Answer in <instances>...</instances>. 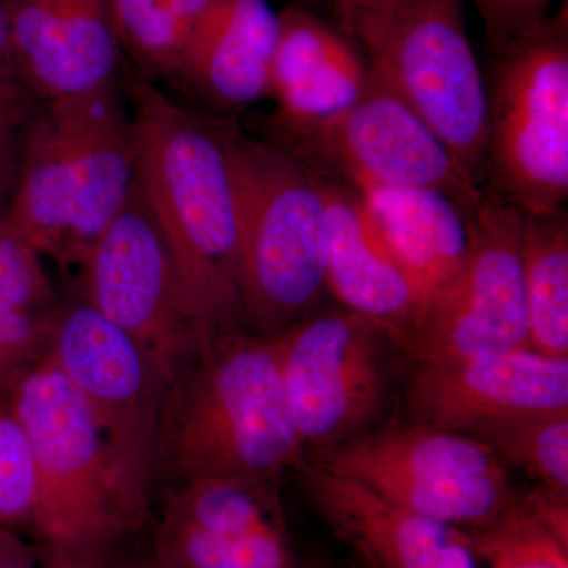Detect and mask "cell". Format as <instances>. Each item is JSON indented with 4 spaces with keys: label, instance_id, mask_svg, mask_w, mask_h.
I'll return each instance as SVG.
<instances>
[{
    "label": "cell",
    "instance_id": "6da1fadb",
    "mask_svg": "<svg viewBox=\"0 0 568 568\" xmlns=\"http://www.w3.org/2000/svg\"><path fill=\"white\" fill-rule=\"evenodd\" d=\"M136 181L159 223L190 312L209 335L245 331L227 119L182 106L155 82L123 74Z\"/></svg>",
    "mask_w": 568,
    "mask_h": 568
},
{
    "label": "cell",
    "instance_id": "7a4b0ae2",
    "mask_svg": "<svg viewBox=\"0 0 568 568\" xmlns=\"http://www.w3.org/2000/svg\"><path fill=\"white\" fill-rule=\"evenodd\" d=\"M304 455L272 338L213 335L168 387L160 480L173 487L204 477L275 478Z\"/></svg>",
    "mask_w": 568,
    "mask_h": 568
},
{
    "label": "cell",
    "instance_id": "3957f363",
    "mask_svg": "<svg viewBox=\"0 0 568 568\" xmlns=\"http://www.w3.org/2000/svg\"><path fill=\"white\" fill-rule=\"evenodd\" d=\"M136 181V140L122 84L43 102L7 222L62 267L82 264Z\"/></svg>",
    "mask_w": 568,
    "mask_h": 568
},
{
    "label": "cell",
    "instance_id": "277c9868",
    "mask_svg": "<svg viewBox=\"0 0 568 568\" xmlns=\"http://www.w3.org/2000/svg\"><path fill=\"white\" fill-rule=\"evenodd\" d=\"M246 328L272 338L320 310L327 293L328 213L317 174L227 119Z\"/></svg>",
    "mask_w": 568,
    "mask_h": 568
},
{
    "label": "cell",
    "instance_id": "5b68a950",
    "mask_svg": "<svg viewBox=\"0 0 568 568\" xmlns=\"http://www.w3.org/2000/svg\"><path fill=\"white\" fill-rule=\"evenodd\" d=\"M467 0H347L339 26L387 82L485 186L487 85L467 36Z\"/></svg>",
    "mask_w": 568,
    "mask_h": 568
},
{
    "label": "cell",
    "instance_id": "8992f818",
    "mask_svg": "<svg viewBox=\"0 0 568 568\" xmlns=\"http://www.w3.org/2000/svg\"><path fill=\"white\" fill-rule=\"evenodd\" d=\"M9 388L36 463L32 529L48 551L110 564L144 517L123 495L91 407L44 354Z\"/></svg>",
    "mask_w": 568,
    "mask_h": 568
},
{
    "label": "cell",
    "instance_id": "52a82bcc",
    "mask_svg": "<svg viewBox=\"0 0 568 568\" xmlns=\"http://www.w3.org/2000/svg\"><path fill=\"white\" fill-rule=\"evenodd\" d=\"M484 190L526 216L566 211L568 28L560 13L493 51Z\"/></svg>",
    "mask_w": 568,
    "mask_h": 568
},
{
    "label": "cell",
    "instance_id": "ba28073f",
    "mask_svg": "<svg viewBox=\"0 0 568 568\" xmlns=\"http://www.w3.org/2000/svg\"><path fill=\"white\" fill-rule=\"evenodd\" d=\"M44 357L91 407L123 495L148 517L160 481L166 383L140 346L93 308L77 286L59 298Z\"/></svg>",
    "mask_w": 568,
    "mask_h": 568
},
{
    "label": "cell",
    "instance_id": "9c48e42d",
    "mask_svg": "<svg viewBox=\"0 0 568 568\" xmlns=\"http://www.w3.org/2000/svg\"><path fill=\"white\" fill-rule=\"evenodd\" d=\"M264 140L306 168L355 190L364 186L429 189L454 200L466 215L484 197L440 138L368 70L364 91L331 118L265 130Z\"/></svg>",
    "mask_w": 568,
    "mask_h": 568
},
{
    "label": "cell",
    "instance_id": "30bf717a",
    "mask_svg": "<svg viewBox=\"0 0 568 568\" xmlns=\"http://www.w3.org/2000/svg\"><path fill=\"white\" fill-rule=\"evenodd\" d=\"M523 227L525 215L487 192L467 213L465 260L422 306L403 343L416 364L474 361L528 347Z\"/></svg>",
    "mask_w": 568,
    "mask_h": 568
},
{
    "label": "cell",
    "instance_id": "8fae6325",
    "mask_svg": "<svg viewBox=\"0 0 568 568\" xmlns=\"http://www.w3.org/2000/svg\"><path fill=\"white\" fill-rule=\"evenodd\" d=\"M81 268L82 297L140 346L168 387L213 336L190 312L173 254L138 181Z\"/></svg>",
    "mask_w": 568,
    "mask_h": 568
},
{
    "label": "cell",
    "instance_id": "7c38bea8",
    "mask_svg": "<svg viewBox=\"0 0 568 568\" xmlns=\"http://www.w3.org/2000/svg\"><path fill=\"white\" fill-rule=\"evenodd\" d=\"M291 417L312 452L372 432L387 395L388 336L349 310H317L272 336Z\"/></svg>",
    "mask_w": 568,
    "mask_h": 568
},
{
    "label": "cell",
    "instance_id": "4fadbf2b",
    "mask_svg": "<svg viewBox=\"0 0 568 568\" xmlns=\"http://www.w3.org/2000/svg\"><path fill=\"white\" fill-rule=\"evenodd\" d=\"M414 424L466 435L489 422L568 410V358L529 347L474 361L417 362L406 388Z\"/></svg>",
    "mask_w": 568,
    "mask_h": 568
},
{
    "label": "cell",
    "instance_id": "5bb4252c",
    "mask_svg": "<svg viewBox=\"0 0 568 568\" xmlns=\"http://www.w3.org/2000/svg\"><path fill=\"white\" fill-rule=\"evenodd\" d=\"M10 54L41 103L119 80L111 0H7Z\"/></svg>",
    "mask_w": 568,
    "mask_h": 568
},
{
    "label": "cell",
    "instance_id": "9a60e30c",
    "mask_svg": "<svg viewBox=\"0 0 568 568\" xmlns=\"http://www.w3.org/2000/svg\"><path fill=\"white\" fill-rule=\"evenodd\" d=\"M302 484L320 514L372 568H477L465 530L422 517L351 478L302 459Z\"/></svg>",
    "mask_w": 568,
    "mask_h": 568
},
{
    "label": "cell",
    "instance_id": "2e32d148",
    "mask_svg": "<svg viewBox=\"0 0 568 568\" xmlns=\"http://www.w3.org/2000/svg\"><path fill=\"white\" fill-rule=\"evenodd\" d=\"M316 174V173H315ZM328 213L327 293L402 349L422 301L353 186L317 175Z\"/></svg>",
    "mask_w": 568,
    "mask_h": 568
},
{
    "label": "cell",
    "instance_id": "e0dca14e",
    "mask_svg": "<svg viewBox=\"0 0 568 568\" xmlns=\"http://www.w3.org/2000/svg\"><path fill=\"white\" fill-rule=\"evenodd\" d=\"M278 29L268 0H212L171 82L233 118L268 97Z\"/></svg>",
    "mask_w": 568,
    "mask_h": 568
},
{
    "label": "cell",
    "instance_id": "ac0fdd59",
    "mask_svg": "<svg viewBox=\"0 0 568 568\" xmlns=\"http://www.w3.org/2000/svg\"><path fill=\"white\" fill-rule=\"evenodd\" d=\"M278 20L268 85L275 111L264 129L304 125L345 110L368 80L361 51L345 33L301 7L282 11Z\"/></svg>",
    "mask_w": 568,
    "mask_h": 568
},
{
    "label": "cell",
    "instance_id": "d6986e66",
    "mask_svg": "<svg viewBox=\"0 0 568 568\" xmlns=\"http://www.w3.org/2000/svg\"><path fill=\"white\" fill-rule=\"evenodd\" d=\"M313 465L372 485L381 480L425 484L448 476L507 470L485 444L463 433L414 424L366 432L339 446L312 452Z\"/></svg>",
    "mask_w": 568,
    "mask_h": 568
},
{
    "label": "cell",
    "instance_id": "ffe728a7",
    "mask_svg": "<svg viewBox=\"0 0 568 568\" xmlns=\"http://www.w3.org/2000/svg\"><path fill=\"white\" fill-rule=\"evenodd\" d=\"M357 192L416 284L424 306L465 260L469 244L465 211L436 190L376 185Z\"/></svg>",
    "mask_w": 568,
    "mask_h": 568
},
{
    "label": "cell",
    "instance_id": "44dd1931",
    "mask_svg": "<svg viewBox=\"0 0 568 568\" xmlns=\"http://www.w3.org/2000/svg\"><path fill=\"white\" fill-rule=\"evenodd\" d=\"M528 347L568 358V215L526 216L521 242Z\"/></svg>",
    "mask_w": 568,
    "mask_h": 568
},
{
    "label": "cell",
    "instance_id": "7402d4cb",
    "mask_svg": "<svg viewBox=\"0 0 568 568\" xmlns=\"http://www.w3.org/2000/svg\"><path fill=\"white\" fill-rule=\"evenodd\" d=\"M275 478H196L171 488L163 525L211 534L286 529Z\"/></svg>",
    "mask_w": 568,
    "mask_h": 568
},
{
    "label": "cell",
    "instance_id": "603a6c76",
    "mask_svg": "<svg viewBox=\"0 0 568 568\" xmlns=\"http://www.w3.org/2000/svg\"><path fill=\"white\" fill-rule=\"evenodd\" d=\"M212 0H111L122 51L144 80L173 81Z\"/></svg>",
    "mask_w": 568,
    "mask_h": 568
},
{
    "label": "cell",
    "instance_id": "cb8c5ba5",
    "mask_svg": "<svg viewBox=\"0 0 568 568\" xmlns=\"http://www.w3.org/2000/svg\"><path fill=\"white\" fill-rule=\"evenodd\" d=\"M466 436L485 444L504 465L528 473L538 487L568 496V410L489 422Z\"/></svg>",
    "mask_w": 568,
    "mask_h": 568
},
{
    "label": "cell",
    "instance_id": "d4e9b609",
    "mask_svg": "<svg viewBox=\"0 0 568 568\" xmlns=\"http://www.w3.org/2000/svg\"><path fill=\"white\" fill-rule=\"evenodd\" d=\"M155 560L170 568H295L286 529L211 534L160 523Z\"/></svg>",
    "mask_w": 568,
    "mask_h": 568
},
{
    "label": "cell",
    "instance_id": "484cf974",
    "mask_svg": "<svg viewBox=\"0 0 568 568\" xmlns=\"http://www.w3.org/2000/svg\"><path fill=\"white\" fill-rule=\"evenodd\" d=\"M465 532L476 558L487 559L491 568H568V540L549 528L525 496L491 525Z\"/></svg>",
    "mask_w": 568,
    "mask_h": 568
},
{
    "label": "cell",
    "instance_id": "4316f807",
    "mask_svg": "<svg viewBox=\"0 0 568 568\" xmlns=\"http://www.w3.org/2000/svg\"><path fill=\"white\" fill-rule=\"evenodd\" d=\"M39 97L22 80L13 61L0 62V219H7Z\"/></svg>",
    "mask_w": 568,
    "mask_h": 568
},
{
    "label": "cell",
    "instance_id": "83f0119b",
    "mask_svg": "<svg viewBox=\"0 0 568 568\" xmlns=\"http://www.w3.org/2000/svg\"><path fill=\"white\" fill-rule=\"evenodd\" d=\"M37 473L31 444L10 406L0 407V525L33 526Z\"/></svg>",
    "mask_w": 568,
    "mask_h": 568
},
{
    "label": "cell",
    "instance_id": "f1b7e54d",
    "mask_svg": "<svg viewBox=\"0 0 568 568\" xmlns=\"http://www.w3.org/2000/svg\"><path fill=\"white\" fill-rule=\"evenodd\" d=\"M59 297L40 254L7 219H0V312L54 310Z\"/></svg>",
    "mask_w": 568,
    "mask_h": 568
},
{
    "label": "cell",
    "instance_id": "f546056e",
    "mask_svg": "<svg viewBox=\"0 0 568 568\" xmlns=\"http://www.w3.org/2000/svg\"><path fill=\"white\" fill-rule=\"evenodd\" d=\"M476 7L489 50L497 51L547 24L552 0H467Z\"/></svg>",
    "mask_w": 568,
    "mask_h": 568
},
{
    "label": "cell",
    "instance_id": "4dcf8cb0",
    "mask_svg": "<svg viewBox=\"0 0 568 568\" xmlns=\"http://www.w3.org/2000/svg\"><path fill=\"white\" fill-rule=\"evenodd\" d=\"M0 568H37L33 549L9 528H0Z\"/></svg>",
    "mask_w": 568,
    "mask_h": 568
},
{
    "label": "cell",
    "instance_id": "1f68e13d",
    "mask_svg": "<svg viewBox=\"0 0 568 568\" xmlns=\"http://www.w3.org/2000/svg\"><path fill=\"white\" fill-rule=\"evenodd\" d=\"M41 568H110V564L102 562V560L67 555V552L48 551L47 549Z\"/></svg>",
    "mask_w": 568,
    "mask_h": 568
},
{
    "label": "cell",
    "instance_id": "d6a6232c",
    "mask_svg": "<svg viewBox=\"0 0 568 568\" xmlns=\"http://www.w3.org/2000/svg\"><path fill=\"white\" fill-rule=\"evenodd\" d=\"M11 59L9 39V11L7 0H0V62Z\"/></svg>",
    "mask_w": 568,
    "mask_h": 568
},
{
    "label": "cell",
    "instance_id": "836d02e7",
    "mask_svg": "<svg viewBox=\"0 0 568 568\" xmlns=\"http://www.w3.org/2000/svg\"><path fill=\"white\" fill-rule=\"evenodd\" d=\"M142 568H170V567L163 566V564H160L159 560H155V562L151 564V566H145Z\"/></svg>",
    "mask_w": 568,
    "mask_h": 568
},
{
    "label": "cell",
    "instance_id": "e575fe53",
    "mask_svg": "<svg viewBox=\"0 0 568 568\" xmlns=\"http://www.w3.org/2000/svg\"><path fill=\"white\" fill-rule=\"evenodd\" d=\"M347 2V0H338V3Z\"/></svg>",
    "mask_w": 568,
    "mask_h": 568
},
{
    "label": "cell",
    "instance_id": "d590c367",
    "mask_svg": "<svg viewBox=\"0 0 568 568\" xmlns=\"http://www.w3.org/2000/svg\"><path fill=\"white\" fill-rule=\"evenodd\" d=\"M364 568H372V567L365 566Z\"/></svg>",
    "mask_w": 568,
    "mask_h": 568
}]
</instances>
